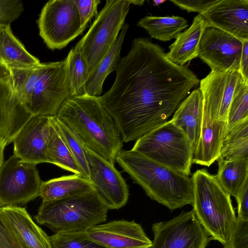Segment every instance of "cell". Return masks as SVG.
<instances>
[{
  "instance_id": "1",
  "label": "cell",
  "mask_w": 248,
  "mask_h": 248,
  "mask_svg": "<svg viewBox=\"0 0 248 248\" xmlns=\"http://www.w3.org/2000/svg\"><path fill=\"white\" fill-rule=\"evenodd\" d=\"M110 89L99 96L122 140H136L168 120L200 82L187 66L170 61L159 46L137 38L117 64Z\"/></svg>"
},
{
  "instance_id": "2",
  "label": "cell",
  "mask_w": 248,
  "mask_h": 248,
  "mask_svg": "<svg viewBox=\"0 0 248 248\" xmlns=\"http://www.w3.org/2000/svg\"><path fill=\"white\" fill-rule=\"evenodd\" d=\"M80 144L114 165L123 141L118 127L99 96H70L56 115Z\"/></svg>"
},
{
  "instance_id": "3",
  "label": "cell",
  "mask_w": 248,
  "mask_h": 248,
  "mask_svg": "<svg viewBox=\"0 0 248 248\" xmlns=\"http://www.w3.org/2000/svg\"><path fill=\"white\" fill-rule=\"evenodd\" d=\"M116 161L152 200L171 211L193 202L191 177L131 149L121 150Z\"/></svg>"
},
{
  "instance_id": "4",
  "label": "cell",
  "mask_w": 248,
  "mask_h": 248,
  "mask_svg": "<svg viewBox=\"0 0 248 248\" xmlns=\"http://www.w3.org/2000/svg\"><path fill=\"white\" fill-rule=\"evenodd\" d=\"M10 70L18 98L32 116H55L71 96L64 60Z\"/></svg>"
},
{
  "instance_id": "5",
  "label": "cell",
  "mask_w": 248,
  "mask_h": 248,
  "mask_svg": "<svg viewBox=\"0 0 248 248\" xmlns=\"http://www.w3.org/2000/svg\"><path fill=\"white\" fill-rule=\"evenodd\" d=\"M191 178L192 210L210 239L225 247L230 241L237 220L231 196L220 186L215 175L206 169L197 170Z\"/></svg>"
},
{
  "instance_id": "6",
  "label": "cell",
  "mask_w": 248,
  "mask_h": 248,
  "mask_svg": "<svg viewBox=\"0 0 248 248\" xmlns=\"http://www.w3.org/2000/svg\"><path fill=\"white\" fill-rule=\"evenodd\" d=\"M108 210L93 190L72 197L42 201L34 218L55 233L86 232L105 222Z\"/></svg>"
},
{
  "instance_id": "7",
  "label": "cell",
  "mask_w": 248,
  "mask_h": 248,
  "mask_svg": "<svg viewBox=\"0 0 248 248\" xmlns=\"http://www.w3.org/2000/svg\"><path fill=\"white\" fill-rule=\"evenodd\" d=\"M131 149L185 175L191 174V144L171 120L137 140Z\"/></svg>"
},
{
  "instance_id": "8",
  "label": "cell",
  "mask_w": 248,
  "mask_h": 248,
  "mask_svg": "<svg viewBox=\"0 0 248 248\" xmlns=\"http://www.w3.org/2000/svg\"><path fill=\"white\" fill-rule=\"evenodd\" d=\"M131 3L107 0L86 34L78 41L86 60L88 79L114 45Z\"/></svg>"
},
{
  "instance_id": "9",
  "label": "cell",
  "mask_w": 248,
  "mask_h": 248,
  "mask_svg": "<svg viewBox=\"0 0 248 248\" xmlns=\"http://www.w3.org/2000/svg\"><path fill=\"white\" fill-rule=\"evenodd\" d=\"M37 23L40 36L51 50L65 47L84 31L75 0L48 1Z\"/></svg>"
},
{
  "instance_id": "10",
  "label": "cell",
  "mask_w": 248,
  "mask_h": 248,
  "mask_svg": "<svg viewBox=\"0 0 248 248\" xmlns=\"http://www.w3.org/2000/svg\"><path fill=\"white\" fill-rule=\"evenodd\" d=\"M42 182L36 165L12 155L0 167V208L34 200L39 196Z\"/></svg>"
},
{
  "instance_id": "11",
  "label": "cell",
  "mask_w": 248,
  "mask_h": 248,
  "mask_svg": "<svg viewBox=\"0 0 248 248\" xmlns=\"http://www.w3.org/2000/svg\"><path fill=\"white\" fill-rule=\"evenodd\" d=\"M152 230L154 239L150 248H206L211 239L192 210L155 223Z\"/></svg>"
},
{
  "instance_id": "12",
  "label": "cell",
  "mask_w": 248,
  "mask_h": 248,
  "mask_svg": "<svg viewBox=\"0 0 248 248\" xmlns=\"http://www.w3.org/2000/svg\"><path fill=\"white\" fill-rule=\"evenodd\" d=\"M82 146L88 162L93 189L101 201L108 209H118L124 206L128 199L129 190L121 173L114 165Z\"/></svg>"
},
{
  "instance_id": "13",
  "label": "cell",
  "mask_w": 248,
  "mask_h": 248,
  "mask_svg": "<svg viewBox=\"0 0 248 248\" xmlns=\"http://www.w3.org/2000/svg\"><path fill=\"white\" fill-rule=\"evenodd\" d=\"M243 42L216 28L207 26L202 35L198 57L211 71H239Z\"/></svg>"
},
{
  "instance_id": "14",
  "label": "cell",
  "mask_w": 248,
  "mask_h": 248,
  "mask_svg": "<svg viewBox=\"0 0 248 248\" xmlns=\"http://www.w3.org/2000/svg\"><path fill=\"white\" fill-rule=\"evenodd\" d=\"M243 79L239 71H211L200 81L203 110L211 120L227 122L230 105L235 87Z\"/></svg>"
},
{
  "instance_id": "15",
  "label": "cell",
  "mask_w": 248,
  "mask_h": 248,
  "mask_svg": "<svg viewBox=\"0 0 248 248\" xmlns=\"http://www.w3.org/2000/svg\"><path fill=\"white\" fill-rule=\"evenodd\" d=\"M32 116L18 98L10 69L0 61V140L6 146Z\"/></svg>"
},
{
  "instance_id": "16",
  "label": "cell",
  "mask_w": 248,
  "mask_h": 248,
  "mask_svg": "<svg viewBox=\"0 0 248 248\" xmlns=\"http://www.w3.org/2000/svg\"><path fill=\"white\" fill-rule=\"evenodd\" d=\"M50 129V116H32L13 141L14 155L23 162L36 165L48 163L46 149Z\"/></svg>"
},
{
  "instance_id": "17",
  "label": "cell",
  "mask_w": 248,
  "mask_h": 248,
  "mask_svg": "<svg viewBox=\"0 0 248 248\" xmlns=\"http://www.w3.org/2000/svg\"><path fill=\"white\" fill-rule=\"evenodd\" d=\"M88 236L105 248H150L152 241L134 221L113 220L86 231Z\"/></svg>"
},
{
  "instance_id": "18",
  "label": "cell",
  "mask_w": 248,
  "mask_h": 248,
  "mask_svg": "<svg viewBox=\"0 0 248 248\" xmlns=\"http://www.w3.org/2000/svg\"><path fill=\"white\" fill-rule=\"evenodd\" d=\"M201 15L207 26L224 31L242 42L248 41V0H219Z\"/></svg>"
},
{
  "instance_id": "19",
  "label": "cell",
  "mask_w": 248,
  "mask_h": 248,
  "mask_svg": "<svg viewBox=\"0 0 248 248\" xmlns=\"http://www.w3.org/2000/svg\"><path fill=\"white\" fill-rule=\"evenodd\" d=\"M1 211L22 248H53L50 237L35 223L25 208L7 207Z\"/></svg>"
},
{
  "instance_id": "20",
  "label": "cell",
  "mask_w": 248,
  "mask_h": 248,
  "mask_svg": "<svg viewBox=\"0 0 248 248\" xmlns=\"http://www.w3.org/2000/svg\"><path fill=\"white\" fill-rule=\"evenodd\" d=\"M227 122L211 120L203 110L202 129L197 145L193 151L192 163L209 167L219 156Z\"/></svg>"
},
{
  "instance_id": "21",
  "label": "cell",
  "mask_w": 248,
  "mask_h": 248,
  "mask_svg": "<svg viewBox=\"0 0 248 248\" xmlns=\"http://www.w3.org/2000/svg\"><path fill=\"white\" fill-rule=\"evenodd\" d=\"M202 114V96L198 88L193 90L181 102L171 119L187 136L191 144L192 151L200 137Z\"/></svg>"
},
{
  "instance_id": "22",
  "label": "cell",
  "mask_w": 248,
  "mask_h": 248,
  "mask_svg": "<svg viewBox=\"0 0 248 248\" xmlns=\"http://www.w3.org/2000/svg\"><path fill=\"white\" fill-rule=\"evenodd\" d=\"M207 24L200 14L193 19L190 27L181 32L170 45L166 53L168 59L180 65H185L198 56L199 45L202 33Z\"/></svg>"
},
{
  "instance_id": "23",
  "label": "cell",
  "mask_w": 248,
  "mask_h": 248,
  "mask_svg": "<svg viewBox=\"0 0 248 248\" xmlns=\"http://www.w3.org/2000/svg\"><path fill=\"white\" fill-rule=\"evenodd\" d=\"M93 190L91 180L74 174L42 181L39 196L42 201H49L77 196Z\"/></svg>"
},
{
  "instance_id": "24",
  "label": "cell",
  "mask_w": 248,
  "mask_h": 248,
  "mask_svg": "<svg viewBox=\"0 0 248 248\" xmlns=\"http://www.w3.org/2000/svg\"><path fill=\"white\" fill-rule=\"evenodd\" d=\"M0 61L9 69L30 68L41 63L15 37L10 25L0 26Z\"/></svg>"
},
{
  "instance_id": "25",
  "label": "cell",
  "mask_w": 248,
  "mask_h": 248,
  "mask_svg": "<svg viewBox=\"0 0 248 248\" xmlns=\"http://www.w3.org/2000/svg\"><path fill=\"white\" fill-rule=\"evenodd\" d=\"M128 28L127 24L123 25L114 45L88 79L86 85L87 94L94 96L101 95L105 79L116 69L120 61V52Z\"/></svg>"
},
{
  "instance_id": "26",
  "label": "cell",
  "mask_w": 248,
  "mask_h": 248,
  "mask_svg": "<svg viewBox=\"0 0 248 248\" xmlns=\"http://www.w3.org/2000/svg\"><path fill=\"white\" fill-rule=\"evenodd\" d=\"M218 158L225 161L248 160V118L226 130Z\"/></svg>"
},
{
  "instance_id": "27",
  "label": "cell",
  "mask_w": 248,
  "mask_h": 248,
  "mask_svg": "<svg viewBox=\"0 0 248 248\" xmlns=\"http://www.w3.org/2000/svg\"><path fill=\"white\" fill-rule=\"evenodd\" d=\"M218 170L215 176L222 188L235 198L248 181V160H217Z\"/></svg>"
},
{
  "instance_id": "28",
  "label": "cell",
  "mask_w": 248,
  "mask_h": 248,
  "mask_svg": "<svg viewBox=\"0 0 248 248\" xmlns=\"http://www.w3.org/2000/svg\"><path fill=\"white\" fill-rule=\"evenodd\" d=\"M138 27L145 29L151 37L169 41L188 27L187 20L179 16H146L138 22Z\"/></svg>"
},
{
  "instance_id": "29",
  "label": "cell",
  "mask_w": 248,
  "mask_h": 248,
  "mask_svg": "<svg viewBox=\"0 0 248 248\" xmlns=\"http://www.w3.org/2000/svg\"><path fill=\"white\" fill-rule=\"evenodd\" d=\"M64 61L71 96L86 94V85L88 80V67L78 42L70 50Z\"/></svg>"
},
{
  "instance_id": "30",
  "label": "cell",
  "mask_w": 248,
  "mask_h": 248,
  "mask_svg": "<svg viewBox=\"0 0 248 248\" xmlns=\"http://www.w3.org/2000/svg\"><path fill=\"white\" fill-rule=\"evenodd\" d=\"M46 155L48 163L54 164L75 174L85 177L62 139L54 121L53 116H50V129L47 145Z\"/></svg>"
},
{
  "instance_id": "31",
  "label": "cell",
  "mask_w": 248,
  "mask_h": 248,
  "mask_svg": "<svg viewBox=\"0 0 248 248\" xmlns=\"http://www.w3.org/2000/svg\"><path fill=\"white\" fill-rule=\"evenodd\" d=\"M246 118H248V81L242 79L234 90L229 108L226 130Z\"/></svg>"
},
{
  "instance_id": "32",
  "label": "cell",
  "mask_w": 248,
  "mask_h": 248,
  "mask_svg": "<svg viewBox=\"0 0 248 248\" xmlns=\"http://www.w3.org/2000/svg\"><path fill=\"white\" fill-rule=\"evenodd\" d=\"M62 139L67 146L84 176L91 180L89 166L83 147L73 132L61 121L53 116Z\"/></svg>"
},
{
  "instance_id": "33",
  "label": "cell",
  "mask_w": 248,
  "mask_h": 248,
  "mask_svg": "<svg viewBox=\"0 0 248 248\" xmlns=\"http://www.w3.org/2000/svg\"><path fill=\"white\" fill-rule=\"evenodd\" d=\"M49 237L53 248H105L91 239L86 231L60 232Z\"/></svg>"
},
{
  "instance_id": "34",
  "label": "cell",
  "mask_w": 248,
  "mask_h": 248,
  "mask_svg": "<svg viewBox=\"0 0 248 248\" xmlns=\"http://www.w3.org/2000/svg\"><path fill=\"white\" fill-rule=\"evenodd\" d=\"M23 11V4L20 0H0V26L10 25Z\"/></svg>"
},
{
  "instance_id": "35",
  "label": "cell",
  "mask_w": 248,
  "mask_h": 248,
  "mask_svg": "<svg viewBox=\"0 0 248 248\" xmlns=\"http://www.w3.org/2000/svg\"><path fill=\"white\" fill-rule=\"evenodd\" d=\"M224 248H248V219L237 217L230 241Z\"/></svg>"
},
{
  "instance_id": "36",
  "label": "cell",
  "mask_w": 248,
  "mask_h": 248,
  "mask_svg": "<svg viewBox=\"0 0 248 248\" xmlns=\"http://www.w3.org/2000/svg\"><path fill=\"white\" fill-rule=\"evenodd\" d=\"M79 16L81 28L85 30L88 22L98 14L100 0H75Z\"/></svg>"
},
{
  "instance_id": "37",
  "label": "cell",
  "mask_w": 248,
  "mask_h": 248,
  "mask_svg": "<svg viewBox=\"0 0 248 248\" xmlns=\"http://www.w3.org/2000/svg\"><path fill=\"white\" fill-rule=\"evenodd\" d=\"M219 0H171L170 1L188 12H198L200 15L206 11Z\"/></svg>"
},
{
  "instance_id": "38",
  "label": "cell",
  "mask_w": 248,
  "mask_h": 248,
  "mask_svg": "<svg viewBox=\"0 0 248 248\" xmlns=\"http://www.w3.org/2000/svg\"><path fill=\"white\" fill-rule=\"evenodd\" d=\"M0 248H22L5 221L0 208Z\"/></svg>"
},
{
  "instance_id": "39",
  "label": "cell",
  "mask_w": 248,
  "mask_h": 248,
  "mask_svg": "<svg viewBox=\"0 0 248 248\" xmlns=\"http://www.w3.org/2000/svg\"><path fill=\"white\" fill-rule=\"evenodd\" d=\"M238 205V217L248 219V181L235 198Z\"/></svg>"
},
{
  "instance_id": "40",
  "label": "cell",
  "mask_w": 248,
  "mask_h": 248,
  "mask_svg": "<svg viewBox=\"0 0 248 248\" xmlns=\"http://www.w3.org/2000/svg\"><path fill=\"white\" fill-rule=\"evenodd\" d=\"M239 72L244 80L248 81V41L243 42Z\"/></svg>"
},
{
  "instance_id": "41",
  "label": "cell",
  "mask_w": 248,
  "mask_h": 248,
  "mask_svg": "<svg viewBox=\"0 0 248 248\" xmlns=\"http://www.w3.org/2000/svg\"><path fill=\"white\" fill-rule=\"evenodd\" d=\"M4 143L0 140V167L4 162V150L5 147Z\"/></svg>"
},
{
  "instance_id": "42",
  "label": "cell",
  "mask_w": 248,
  "mask_h": 248,
  "mask_svg": "<svg viewBox=\"0 0 248 248\" xmlns=\"http://www.w3.org/2000/svg\"><path fill=\"white\" fill-rule=\"evenodd\" d=\"M144 0H130L131 4L138 5H141L143 4Z\"/></svg>"
},
{
  "instance_id": "43",
  "label": "cell",
  "mask_w": 248,
  "mask_h": 248,
  "mask_svg": "<svg viewBox=\"0 0 248 248\" xmlns=\"http://www.w3.org/2000/svg\"><path fill=\"white\" fill-rule=\"evenodd\" d=\"M166 0H154V6H158L161 4L165 2Z\"/></svg>"
}]
</instances>
